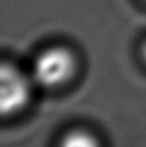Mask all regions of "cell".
<instances>
[{
	"label": "cell",
	"mask_w": 146,
	"mask_h": 147,
	"mask_svg": "<svg viewBox=\"0 0 146 147\" xmlns=\"http://www.w3.org/2000/svg\"><path fill=\"white\" fill-rule=\"evenodd\" d=\"M75 69V60L70 51L62 47H52L37 56L33 64V76L37 83L54 87L66 82Z\"/></svg>",
	"instance_id": "6da1fadb"
},
{
	"label": "cell",
	"mask_w": 146,
	"mask_h": 147,
	"mask_svg": "<svg viewBox=\"0 0 146 147\" xmlns=\"http://www.w3.org/2000/svg\"><path fill=\"white\" fill-rule=\"evenodd\" d=\"M0 109L3 114H9L24 106L29 98L30 86L27 77L14 66L4 63L0 73Z\"/></svg>",
	"instance_id": "7a4b0ae2"
},
{
	"label": "cell",
	"mask_w": 146,
	"mask_h": 147,
	"mask_svg": "<svg viewBox=\"0 0 146 147\" xmlns=\"http://www.w3.org/2000/svg\"><path fill=\"white\" fill-rule=\"evenodd\" d=\"M60 147H99L93 136L88 134L86 131H72L67 134Z\"/></svg>",
	"instance_id": "3957f363"
},
{
	"label": "cell",
	"mask_w": 146,
	"mask_h": 147,
	"mask_svg": "<svg viewBox=\"0 0 146 147\" xmlns=\"http://www.w3.org/2000/svg\"><path fill=\"white\" fill-rule=\"evenodd\" d=\"M143 56H145V60H146V45H145V47H143Z\"/></svg>",
	"instance_id": "277c9868"
}]
</instances>
